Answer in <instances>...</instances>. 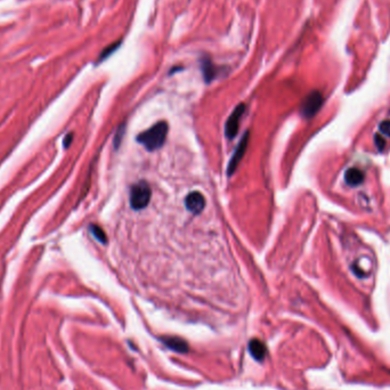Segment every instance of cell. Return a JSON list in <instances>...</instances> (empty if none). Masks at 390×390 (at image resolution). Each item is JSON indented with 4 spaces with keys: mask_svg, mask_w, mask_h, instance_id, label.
I'll use <instances>...</instances> for the list:
<instances>
[{
    "mask_svg": "<svg viewBox=\"0 0 390 390\" xmlns=\"http://www.w3.org/2000/svg\"><path fill=\"white\" fill-rule=\"evenodd\" d=\"M119 43H120V42H115V43H112V45H111V46H108V47H107V48H106V49H104V50H103V52H102V54H101V56H100V61H103V60H105V59H106V57H107V56H110V55H111V54H112V53H113V52H114V50H115V49H117V48H118V47H119Z\"/></svg>",
    "mask_w": 390,
    "mask_h": 390,
    "instance_id": "cell-12",
    "label": "cell"
},
{
    "mask_svg": "<svg viewBox=\"0 0 390 390\" xmlns=\"http://www.w3.org/2000/svg\"><path fill=\"white\" fill-rule=\"evenodd\" d=\"M249 351L256 361H263L267 355V348L263 341L252 339L249 342Z\"/></svg>",
    "mask_w": 390,
    "mask_h": 390,
    "instance_id": "cell-8",
    "label": "cell"
},
{
    "mask_svg": "<svg viewBox=\"0 0 390 390\" xmlns=\"http://www.w3.org/2000/svg\"><path fill=\"white\" fill-rule=\"evenodd\" d=\"M151 187L146 182H140L131 187L130 205L135 210L146 208L151 200Z\"/></svg>",
    "mask_w": 390,
    "mask_h": 390,
    "instance_id": "cell-2",
    "label": "cell"
},
{
    "mask_svg": "<svg viewBox=\"0 0 390 390\" xmlns=\"http://www.w3.org/2000/svg\"><path fill=\"white\" fill-rule=\"evenodd\" d=\"M323 104V96L320 91L315 90L307 95L301 104V114L306 118H311L320 111Z\"/></svg>",
    "mask_w": 390,
    "mask_h": 390,
    "instance_id": "cell-3",
    "label": "cell"
},
{
    "mask_svg": "<svg viewBox=\"0 0 390 390\" xmlns=\"http://www.w3.org/2000/svg\"><path fill=\"white\" fill-rule=\"evenodd\" d=\"M161 341L165 347L179 354H185L188 351L187 342L179 337H164L161 338Z\"/></svg>",
    "mask_w": 390,
    "mask_h": 390,
    "instance_id": "cell-7",
    "label": "cell"
},
{
    "mask_svg": "<svg viewBox=\"0 0 390 390\" xmlns=\"http://www.w3.org/2000/svg\"><path fill=\"white\" fill-rule=\"evenodd\" d=\"M168 134V124L164 121L158 122L153 127L147 129L143 134L138 135L137 142L148 151H154L164 145Z\"/></svg>",
    "mask_w": 390,
    "mask_h": 390,
    "instance_id": "cell-1",
    "label": "cell"
},
{
    "mask_svg": "<svg viewBox=\"0 0 390 390\" xmlns=\"http://www.w3.org/2000/svg\"><path fill=\"white\" fill-rule=\"evenodd\" d=\"M345 181L349 186H358L364 181V172L358 168H349L345 174Z\"/></svg>",
    "mask_w": 390,
    "mask_h": 390,
    "instance_id": "cell-9",
    "label": "cell"
},
{
    "mask_svg": "<svg viewBox=\"0 0 390 390\" xmlns=\"http://www.w3.org/2000/svg\"><path fill=\"white\" fill-rule=\"evenodd\" d=\"M185 205L189 211L193 213H200L205 209V200L200 192H192L186 196Z\"/></svg>",
    "mask_w": 390,
    "mask_h": 390,
    "instance_id": "cell-6",
    "label": "cell"
},
{
    "mask_svg": "<svg viewBox=\"0 0 390 390\" xmlns=\"http://www.w3.org/2000/svg\"><path fill=\"white\" fill-rule=\"evenodd\" d=\"M379 130L381 134H385L387 136H390V121H383L379 125Z\"/></svg>",
    "mask_w": 390,
    "mask_h": 390,
    "instance_id": "cell-13",
    "label": "cell"
},
{
    "mask_svg": "<svg viewBox=\"0 0 390 390\" xmlns=\"http://www.w3.org/2000/svg\"><path fill=\"white\" fill-rule=\"evenodd\" d=\"M201 66H202V72H203V77H205V79L206 82H210V81L213 80L217 76V69L216 66L213 65V63L210 61L209 59H203L202 63H201Z\"/></svg>",
    "mask_w": 390,
    "mask_h": 390,
    "instance_id": "cell-10",
    "label": "cell"
},
{
    "mask_svg": "<svg viewBox=\"0 0 390 390\" xmlns=\"http://www.w3.org/2000/svg\"><path fill=\"white\" fill-rule=\"evenodd\" d=\"M375 145L376 147L379 148V151H383V148H385V145H386V142L383 138L380 136V135H375Z\"/></svg>",
    "mask_w": 390,
    "mask_h": 390,
    "instance_id": "cell-14",
    "label": "cell"
},
{
    "mask_svg": "<svg viewBox=\"0 0 390 390\" xmlns=\"http://www.w3.org/2000/svg\"><path fill=\"white\" fill-rule=\"evenodd\" d=\"M90 230H91V233H93V235L96 237V239L100 241L101 243H106V241H107L106 235H105L104 230L102 229L100 226H96V225L90 226Z\"/></svg>",
    "mask_w": 390,
    "mask_h": 390,
    "instance_id": "cell-11",
    "label": "cell"
},
{
    "mask_svg": "<svg viewBox=\"0 0 390 390\" xmlns=\"http://www.w3.org/2000/svg\"><path fill=\"white\" fill-rule=\"evenodd\" d=\"M71 140H72V135H67V136L65 137V142H64V146L65 147L69 146Z\"/></svg>",
    "mask_w": 390,
    "mask_h": 390,
    "instance_id": "cell-15",
    "label": "cell"
},
{
    "mask_svg": "<svg viewBox=\"0 0 390 390\" xmlns=\"http://www.w3.org/2000/svg\"><path fill=\"white\" fill-rule=\"evenodd\" d=\"M244 111H246L244 104H240L239 106L235 107V110L229 115V118L227 119L225 125V134L227 138H229V140H233L237 135V133H239L240 120L242 118Z\"/></svg>",
    "mask_w": 390,
    "mask_h": 390,
    "instance_id": "cell-4",
    "label": "cell"
},
{
    "mask_svg": "<svg viewBox=\"0 0 390 390\" xmlns=\"http://www.w3.org/2000/svg\"><path fill=\"white\" fill-rule=\"evenodd\" d=\"M249 135H250L249 131H246V133L243 135L240 144L237 145L236 150L234 152L232 159H230L228 167H227V174H228V176L234 174V171L236 170L237 165H239L241 160H242V158L244 157V154H246L247 144H249Z\"/></svg>",
    "mask_w": 390,
    "mask_h": 390,
    "instance_id": "cell-5",
    "label": "cell"
}]
</instances>
